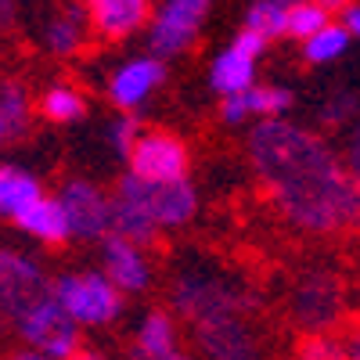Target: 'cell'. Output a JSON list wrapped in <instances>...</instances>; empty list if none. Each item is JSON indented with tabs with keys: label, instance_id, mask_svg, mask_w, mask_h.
<instances>
[{
	"label": "cell",
	"instance_id": "cell-1",
	"mask_svg": "<svg viewBox=\"0 0 360 360\" xmlns=\"http://www.w3.org/2000/svg\"><path fill=\"white\" fill-rule=\"evenodd\" d=\"M249 162L274 209L299 231L342 234L360 227V188L324 137L288 119H266L249 137Z\"/></svg>",
	"mask_w": 360,
	"mask_h": 360
},
{
	"label": "cell",
	"instance_id": "cell-2",
	"mask_svg": "<svg viewBox=\"0 0 360 360\" xmlns=\"http://www.w3.org/2000/svg\"><path fill=\"white\" fill-rule=\"evenodd\" d=\"M173 307L188 317L198 349L209 360H259L252 299L217 270L191 266L173 281Z\"/></svg>",
	"mask_w": 360,
	"mask_h": 360
},
{
	"label": "cell",
	"instance_id": "cell-3",
	"mask_svg": "<svg viewBox=\"0 0 360 360\" xmlns=\"http://www.w3.org/2000/svg\"><path fill=\"white\" fill-rule=\"evenodd\" d=\"M115 195L134 202L144 217H152L155 227H184L198 213V195L188 180H173V184H152L134 173H123L115 184Z\"/></svg>",
	"mask_w": 360,
	"mask_h": 360
},
{
	"label": "cell",
	"instance_id": "cell-4",
	"mask_svg": "<svg viewBox=\"0 0 360 360\" xmlns=\"http://www.w3.org/2000/svg\"><path fill=\"white\" fill-rule=\"evenodd\" d=\"M54 295L76 324H108L123 310V292L98 270L62 274L54 281Z\"/></svg>",
	"mask_w": 360,
	"mask_h": 360
},
{
	"label": "cell",
	"instance_id": "cell-5",
	"mask_svg": "<svg viewBox=\"0 0 360 360\" xmlns=\"http://www.w3.org/2000/svg\"><path fill=\"white\" fill-rule=\"evenodd\" d=\"M15 332L25 342V349H37L51 360H69L76 349H83L79 346V324L62 310L54 292L15 321Z\"/></svg>",
	"mask_w": 360,
	"mask_h": 360
},
{
	"label": "cell",
	"instance_id": "cell-6",
	"mask_svg": "<svg viewBox=\"0 0 360 360\" xmlns=\"http://www.w3.org/2000/svg\"><path fill=\"white\" fill-rule=\"evenodd\" d=\"M54 292V285L47 281L44 266L15 249L0 252V303H4V317L15 324L22 314H29L37 303Z\"/></svg>",
	"mask_w": 360,
	"mask_h": 360
},
{
	"label": "cell",
	"instance_id": "cell-7",
	"mask_svg": "<svg viewBox=\"0 0 360 360\" xmlns=\"http://www.w3.org/2000/svg\"><path fill=\"white\" fill-rule=\"evenodd\" d=\"M209 15L205 0H169V4L155 8V18L148 25V51L152 58H173L188 51V44L198 37V29Z\"/></svg>",
	"mask_w": 360,
	"mask_h": 360
},
{
	"label": "cell",
	"instance_id": "cell-8",
	"mask_svg": "<svg viewBox=\"0 0 360 360\" xmlns=\"http://www.w3.org/2000/svg\"><path fill=\"white\" fill-rule=\"evenodd\" d=\"M342 314V288L332 274L314 270L303 274L292 288V317L295 324L310 335H324V328H332Z\"/></svg>",
	"mask_w": 360,
	"mask_h": 360
},
{
	"label": "cell",
	"instance_id": "cell-9",
	"mask_svg": "<svg viewBox=\"0 0 360 360\" xmlns=\"http://www.w3.org/2000/svg\"><path fill=\"white\" fill-rule=\"evenodd\" d=\"M270 40H263L252 29H242L231 47L224 54H217L213 69H209V86L227 101V98H238V94H249L256 86V58L266 51Z\"/></svg>",
	"mask_w": 360,
	"mask_h": 360
},
{
	"label": "cell",
	"instance_id": "cell-10",
	"mask_svg": "<svg viewBox=\"0 0 360 360\" xmlns=\"http://www.w3.org/2000/svg\"><path fill=\"white\" fill-rule=\"evenodd\" d=\"M188 144L176 134L166 130H152L144 134L130 155V173L152 184H173V180H188Z\"/></svg>",
	"mask_w": 360,
	"mask_h": 360
},
{
	"label": "cell",
	"instance_id": "cell-11",
	"mask_svg": "<svg viewBox=\"0 0 360 360\" xmlns=\"http://www.w3.org/2000/svg\"><path fill=\"white\" fill-rule=\"evenodd\" d=\"M58 202L69 213L72 238H83V242L112 238V195H105L98 184H90V180H65L62 191H58Z\"/></svg>",
	"mask_w": 360,
	"mask_h": 360
},
{
	"label": "cell",
	"instance_id": "cell-12",
	"mask_svg": "<svg viewBox=\"0 0 360 360\" xmlns=\"http://www.w3.org/2000/svg\"><path fill=\"white\" fill-rule=\"evenodd\" d=\"M162 79H166V69H162L159 58H152V54L134 58V62L119 65L115 76L108 79V98H112L115 108L130 112V108H137V105H144L148 98H152V90Z\"/></svg>",
	"mask_w": 360,
	"mask_h": 360
},
{
	"label": "cell",
	"instance_id": "cell-13",
	"mask_svg": "<svg viewBox=\"0 0 360 360\" xmlns=\"http://www.w3.org/2000/svg\"><path fill=\"white\" fill-rule=\"evenodd\" d=\"M101 263H105V278L119 292H144L152 281V266L141 245L127 242V238H105L101 242Z\"/></svg>",
	"mask_w": 360,
	"mask_h": 360
},
{
	"label": "cell",
	"instance_id": "cell-14",
	"mask_svg": "<svg viewBox=\"0 0 360 360\" xmlns=\"http://www.w3.org/2000/svg\"><path fill=\"white\" fill-rule=\"evenodd\" d=\"M90 29L105 40H123L141 25H152V4L144 0H90Z\"/></svg>",
	"mask_w": 360,
	"mask_h": 360
},
{
	"label": "cell",
	"instance_id": "cell-15",
	"mask_svg": "<svg viewBox=\"0 0 360 360\" xmlns=\"http://www.w3.org/2000/svg\"><path fill=\"white\" fill-rule=\"evenodd\" d=\"M288 108H292V90L256 83L249 94L227 98L220 115H224V123H242V119H249V115H263V123H266V119H281Z\"/></svg>",
	"mask_w": 360,
	"mask_h": 360
},
{
	"label": "cell",
	"instance_id": "cell-16",
	"mask_svg": "<svg viewBox=\"0 0 360 360\" xmlns=\"http://www.w3.org/2000/svg\"><path fill=\"white\" fill-rule=\"evenodd\" d=\"M15 224L25 234H33V238H40V242H47V245H62V242H69V238H72V224H69L65 205L58 202V198H51V195H44L40 202H33L25 213H18Z\"/></svg>",
	"mask_w": 360,
	"mask_h": 360
},
{
	"label": "cell",
	"instance_id": "cell-17",
	"mask_svg": "<svg viewBox=\"0 0 360 360\" xmlns=\"http://www.w3.org/2000/svg\"><path fill=\"white\" fill-rule=\"evenodd\" d=\"M86 29H90V11L86 4H69L62 11H54L44 22V47L51 54H76L86 40Z\"/></svg>",
	"mask_w": 360,
	"mask_h": 360
},
{
	"label": "cell",
	"instance_id": "cell-18",
	"mask_svg": "<svg viewBox=\"0 0 360 360\" xmlns=\"http://www.w3.org/2000/svg\"><path fill=\"white\" fill-rule=\"evenodd\" d=\"M176 321L169 310H152L144 314V321L137 324V339H134V356L137 360H162L169 353H176Z\"/></svg>",
	"mask_w": 360,
	"mask_h": 360
},
{
	"label": "cell",
	"instance_id": "cell-19",
	"mask_svg": "<svg viewBox=\"0 0 360 360\" xmlns=\"http://www.w3.org/2000/svg\"><path fill=\"white\" fill-rule=\"evenodd\" d=\"M44 198V188H40V180L33 173H25L22 166H0V213L4 217H18L25 213L33 202Z\"/></svg>",
	"mask_w": 360,
	"mask_h": 360
},
{
	"label": "cell",
	"instance_id": "cell-20",
	"mask_svg": "<svg viewBox=\"0 0 360 360\" xmlns=\"http://www.w3.org/2000/svg\"><path fill=\"white\" fill-rule=\"evenodd\" d=\"M29 112H33V105H29L25 86L18 79H4V86H0V137H4V144L18 141L29 130Z\"/></svg>",
	"mask_w": 360,
	"mask_h": 360
},
{
	"label": "cell",
	"instance_id": "cell-21",
	"mask_svg": "<svg viewBox=\"0 0 360 360\" xmlns=\"http://www.w3.org/2000/svg\"><path fill=\"white\" fill-rule=\"evenodd\" d=\"M112 234L115 238H127V242H134V245L144 249V245H152L155 238H159V227H155L152 217H144L134 202L112 195Z\"/></svg>",
	"mask_w": 360,
	"mask_h": 360
},
{
	"label": "cell",
	"instance_id": "cell-22",
	"mask_svg": "<svg viewBox=\"0 0 360 360\" xmlns=\"http://www.w3.org/2000/svg\"><path fill=\"white\" fill-rule=\"evenodd\" d=\"M332 4H321V0H295L292 11H288V37L295 40H310L317 37L324 25H332Z\"/></svg>",
	"mask_w": 360,
	"mask_h": 360
},
{
	"label": "cell",
	"instance_id": "cell-23",
	"mask_svg": "<svg viewBox=\"0 0 360 360\" xmlns=\"http://www.w3.org/2000/svg\"><path fill=\"white\" fill-rule=\"evenodd\" d=\"M288 11H292V4H281V0H256L245 11L242 29H252L263 40H274V37L288 33Z\"/></svg>",
	"mask_w": 360,
	"mask_h": 360
},
{
	"label": "cell",
	"instance_id": "cell-24",
	"mask_svg": "<svg viewBox=\"0 0 360 360\" xmlns=\"http://www.w3.org/2000/svg\"><path fill=\"white\" fill-rule=\"evenodd\" d=\"M346 47H349V29L342 22H332L303 44V58L310 65H328V62H335V58H342Z\"/></svg>",
	"mask_w": 360,
	"mask_h": 360
},
{
	"label": "cell",
	"instance_id": "cell-25",
	"mask_svg": "<svg viewBox=\"0 0 360 360\" xmlns=\"http://www.w3.org/2000/svg\"><path fill=\"white\" fill-rule=\"evenodd\" d=\"M40 112H44V119H51V123H76V119L86 112V105H83V98H79V90L58 83V86L44 90Z\"/></svg>",
	"mask_w": 360,
	"mask_h": 360
},
{
	"label": "cell",
	"instance_id": "cell-26",
	"mask_svg": "<svg viewBox=\"0 0 360 360\" xmlns=\"http://www.w3.org/2000/svg\"><path fill=\"white\" fill-rule=\"evenodd\" d=\"M141 137H144L141 134V123H137V115H130V112H123L108 127V144L115 148V155H123L127 162H130V155H134V148H137Z\"/></svg>",
	"mask_w": 360,
	"mask_h": 360
},
{
	"label": "cell",
	"instance_id": "cell-27",
	"mask_svg": "<svg viewBox=\"0 0 360 360\" xmlns=\"http://www.w3.org/2000/svg\"><path fill=\"white\" fill-rule=\"evenodd\" d=\"M295 360H349V356H346L342 339H332V335H310V339H303V346H299Z\"/></svg>",
	"mask_w": 360,
	"mask_h": 360
},
{
	"label": "cell",
	"instance_id": "cell-28",
	"mask_svg": "<svg viewBox=\"0 0 360 360\" xmlns=\"http://www.w3.org/2000/svg\"><path fill=\"white\" fill-rule=\"evenodd\" d=\"M353 108H356V98L349 94V90H342V94H332L324 101V108H321V119L328 127H339V123H346V119L353 115Z\"/></svg>",
	"mask_w": 360,
	"mask_h": 360
},
{
	"label": "cell",
	"instance_id": "cell-29",
	"mask_svg": "<svg viewBox=\"0 0 360 360\" xmlns=\"http://www.w3.org/2000/svg\"><path fill=\"white\" fill-rule=\"evenodd\" d=\"M346 166H349L356 188H360V123H356V130L349 134V144H346Z\"/></svg>",
	"mask_w": 360,
	"mask_h": 360
},
{
	"label": "cell",
	"instance_id": "cell-30",
	"mask_svg": "<svg viewBox=\"0 0 360 360\" xmlns=\"http://www.w3.org/2000/svg\"><path fill=\"white\" fill-rule=\"evenodd\" d=\"M339 22L349 29V37H356V40H360V4H346V8H342V15H339Z\"/></svg>",
	"mask_w": 360,
	"mask_h": 360
},
{
	"label": "cell",
	"instance_id": "cell-31",
	"mask_svg": "<svg viewBox=\"0 0 360 360\" xmlns=\"http://www.w3.org/2000/svg\"><path fill=\"white\" fill-rule=\"evenodd\" d=\"M342 346H346V356H349V360H360V328L342 339Z\"/></svg>",
	"mask_w": 360,
	"mask_h": 360
},
{
	"label": "cell",
	"instance_id": "cell-32",
	"mask_svg": "<svg viewBox=\"0 0 360 360\" xmlns=\"http://www.w3.org/2000/svg\"><path fill=\"white\" fill-rule=\"evenodd\" d=\"M69 360H105V356H101L98 349H86V346H83V349H76Z\"/></svg>",
	"mask_w": 360,
	"mask_h": 360
},
{
	"label": "cell",
	"instance_id": "cell-33",
	"mask_svg": "<svg viewBox=\"0 0 360 360\" xmlns=\"http://www.w3.org/2000/svg\"><path fill=\"white\" fill-rule=\"evenodd\" d=\"M11 360H51V356H44L37 349H18V353H11Z\"/></svg>",
	"mask_w": 360,
	"mask_h": 360
},
{
	"label": "cell",
	"instance_id": "cell-34",
	"mask_svg": "<svg viewBox=\"0 0 360 360\" xmlns=\"http://www.w3.org/2000/svg\"><path fill=\"white\" fill-rule=\"evenodd\" d=\"M137 360V356H134ZM162 360H195V356H188L184 349H176V353H169V356H162Z\"/></svg>",
	"mask_w": 360,
	"mask_h": 360
}]
</instances>
